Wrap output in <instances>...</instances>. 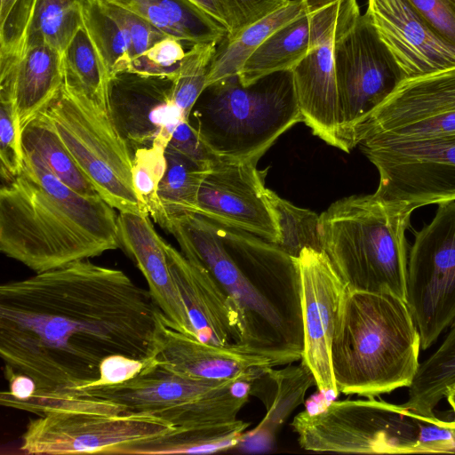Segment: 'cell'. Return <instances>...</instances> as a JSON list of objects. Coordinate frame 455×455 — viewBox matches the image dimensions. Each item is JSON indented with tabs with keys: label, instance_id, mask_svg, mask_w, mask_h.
Listing matches in <instances>:
<instances>
[{
	"label": "cell",
	"instance_id": "4",
	"mask_svg": "<svg viewBox=\"0 0 455 455\" xmlns=\"http://www.w3.org/2000/svg\"><path fill=\"white\" fill-rule=\"evenodd\" d=\"M420 335L405 300L347 287L331 348L339 394L374 398L409 387L420 364Z\"/></svg>",
	"mask_w": 455,
	"mask_h": 455
},
{
	"label": "cell",
	"instance_id": "30",
	"mask_svg": "<svg viewBox=\"0 0 455 455\" xmlns=\"http://www.w3.org/2000/svg\"><path fill=\"white\" fill-rule=\"evenodd\" d=\"M22 143L24 149L36 153L67 186L85 196H99L44 114L23 129Z\"/></svg>",
	"mask_w": 455,
	"mask_h": 455
},
{
	"label": "cell",
	"instance_id": "25",
	"mask_svg": "<svg viewBox=\"0 0 455 455\" xmlns=\"http://www.w3.org/2000/svg\"><path fill=\"white\" fill-rule=\"evenodd\" d=\"M143 18L185 45L220 44L228 30L191 0H106Z\"/></svg>",
	"mask_w": 455,
	"mask_h": 455
},
{
	"label": "cell",
	"instance_id": "36",
	"mask_svg": "<svg viewBox=\"0 0 455 455\" xmlns=\"http://www.w3.org/2000/svg\"><path fill=\"white\" fill-rule=\"evenodd\" d=\"M218 44L209 43L190 46L172 79V101L186 121H189L191 111L206 87L209 68Z\"/></svg>",
	"mask_w": 455,
	"mask_h": 455
},
{
	"label": "cell",
	"instance_id": "9",
	"mask_svg": "<svg viewBox=\"0 0 455 455\" xmlns=\"http://www.w3.org/2000/svg\"><path fill=\"white\" fill-rule=\"evenodd\" d=\"M42 114L106 203L120 212L148 215L132 184V149L108 113L63 85Z\"/></svg>",
	"mask_w": 455,
	"mask_h": 455
},
{
	"label": "cell",
	"instance_id": "24",
	"mask_svg": "<svg viewBox=\"0 0 455 455\" xmlns=\"http://www.w3.org/2000/svg\"><path fill=\"white\" fill-rule=\"evenodd\" d=\"M315 378L308 367L300 361L298 365L263 368L251 382V395L264 404L266 413L257 427L244 434L242 443L253 448L273 443L280 427L305 399Z\"/></svg>",
	"mask_w": 455,
	"mask_h": 455
},
{
	"label": "cell",
	"instance_id": "42",
	"mask_svg": "<svg viewBox=\"0 0 455 455\" xmlns=\"http://www.w3.org/2000/svg\"><path fill=\"white\" fill-rule=\"evenodd\" d=\"M167 146L206 168L218 159L209 150L189 121L181 120L178 124Z\"/></svg>",
	"mask_w": 455,
	"mask_h": 455
},
{
	"label": "cell",
	"instance_id": "15",
	"mask_svg": "<svg viewBox=\"0 0 455 455\" xmlns=\"http://www.w3.org/2000/svg\"><path fill=\"white\" fill-rule=\"evenodd\" d=\"M455 132V68L406 78L360 127L363 140H403Z\"/></svg>",
	"mask_w": 455,
	"mask_h": 455
},
{
	"label": "cell",
	"instance_id": "29",
	"mask_svg": "<svg viewBox=\"0 0 455 455\" xmlns=\"http://www.w3.org/2000/svg\"><path fill=\"white\" fill-rule=\"evenodd\" d=\"M62 64L63 85L108 113L110 76L84 25L66 49Z\"/></svg>",
	"mask_w": 455,
	"mask_h": 455
},
{
	"label": "cell",
	"instance_id": "40",
	"mask_svg": "<svg viewBox=\"0 0 455 455\" xmlns=\"http://www.w3.org/2000/svg\"><path fill=\"white\" fill-rule=\"evenodd\" d=\"M100 1L106 10L123 25L129 36L132 44V62L141 57L155 44L167 36L138 14L111 2Z\"/></svg>",
	"mask_w": 455,
	"mask_h": 455
},
{
	"label": "cell",
	"instance_id": "47",
	"mask_svg": "<svg viewBox=\"0 0 455 455\" xmlns=\"http://www.w3.org/2000/svg\"><path fill=\"white\" fill-rule=\"evenodd\" d=\"M17 0H0V21L3 20Z\"/></svg>",
	"mask_w": 455,
	"mask_h": 455
},
{
	"label": "cell",
	"instance_id": "11",
	"mask_svg": "<svg viewBox=\"0 0 455 455\" xmlns=\"http://www.w3.org/2000/svg\"><path fill=\"white\" fill-rule=\"evenodd\" d=\"M379 183L374 195L410 212L455 201V132L403 140H363Z\"/></svg>",
	"mask_w": 455,
	"mask_h": 455
},
{
	"label": "cell",
	"instance_id": "22",
	"mask_svg": "<svg viewBox=\"0 0 455 455\" xmlns=\"http://www.w3.org/2000/svg\"><path fill=\"white\" fill-rule=\"evenodd\" d=\"M148 215L120 212L117 235L121 248L144 275L156 304L173 325L196 339L186 305L172 276L164 250L165 241L156 231Z\"/></svg>",
	"mask_w": 455,
	"mask_h": 455
},
{
	"label": "cell",
	"instance_id": "21",
	"mask_svg": "<svg viewBox=\"0 0 455 455\" xmlns=\"http://www.w3.org/2000/svg\"><path fill=\"white\" fill-rule=\"evenodd\" d=\"M164 250L197 339L214 346L238 344L239 316L228 294L204 268L181 251L166 242Z\"/></svg>",
	"mask_w": 455,
	"mask_h": 455
},
{
	"label": "cell",
	"instance_id": "28",
	"mask_svg": "<svg viewBox=\"0 0 455 455\" xmlns=\"http://www.w3.org/2000/svg\"><path fill=\"white\" fill-rule=\"evenodd\" d=\"M306 8V6H305ZM310 46V15L298 18L270 35L244 62L238 77L243 85L278 71L291 70Z\"/></svg>",
	"mask_w": 455,
	"mask_h": 455
},
{
	"label": "cell",
	"instance_id": "5",
	"mask_svg": "<svg viewBox=\"0 0 455 455\" xmlns=\"http://www.w3.org/2000/svg\"><path fill=\"white\" fill-rule=\"evenodd\" d=\"M411 214L371 194L339 199L319 216L323 251L349 289L406 301Z\"/></svg>",
	"mask_w": 455,
	"mask_h": 455
},
{
	"label": "cell",
	"instance_id": "13",
	"mask_svg": "<svg viewBox=\"0 0 455 455\" xmlns=\"http://www.w3.org/2000/svg\"><path fill=\"white\" fill-rule=\"evenodd\" d=\"M310 15V46L291 69L303 122L313 133L342 150L334 44L361 15L357 0H303Z\"/></svg>",
	"mask_w": 455,
	"mask_h": 455
},
{
	"label": "cell",
	"instance_id": "23",
	"mask_svg": "<svg viewBox=\"0 0 455 455\" xmlns=\"http://www.w3.org/2000/svg\"><path fill=\"white\" fill-rule=\"evenodd\" d=\"M64 83L62 56L46 44L25 48L14 67L0 75V93L9 96L21 131L59 95Z\"/></svg>",
	"mask_w": 455,
	"mask_h": 455
},
{
	"label": "cell",
	"instance_id": "3",
	"mask_svg": "<svg viewBox=\"0 0 455 455\" xmlns=\"http://www.w3.org/2000/svg\"><path fill=\"white\" fill-rule=\"evenodd\" d=\"M119 248L117 215L63 183L35 152L0 189V250L36 273Z\"/></svg>",
	"mask_w": 455,
	"mask_h": 455
},
{
	"label": "cell",
	"instance_id": "14",
	"mask_svg": "<svg viewBox=\"0 0 455 455\" xmlns=\"http://www.w3.org/2000/svg\"><path fill=\"white\" fill-rule=\"evenodd\" d=\"M175 428L145 413L52 411L30 419L20 450L27 454L104 453L117 445L160 436Z\"/></svg>",
	"mask_w": 455,
	"mask_h": 455
},
{
	"label": "cell",
	"instance_id": "45",
	"mask_svg": "<svg viewBox=\"0 0 455 455\" xmlns=\"http://www.w3.org/2000/svg\"><path fill=\"white\" fill-rule=\"evenodd\" d=\"M4 374L9 382V391H6L9 395L19 400H26L34 395L36 385L30 377L10 371H4Z\"/></svg>",
	"mask_w": 455,
	"mask_h": 455
},
{
	"label": "cell",
	"instance_id": "6",
	"mask_svg": "<svg viewBox=\"0 0 455 455\" xmlns=\"http://www.w3.org/2000/svg\"><path fill=\"white\" fill-rule=\"evenodd\" d=\"M299 447L336 453H455V422L374 398L331 402L297 414Z\"/></svg>",
	"mask_w": 455,
	"mask_h": 455
},
{
	"label": "cell",
	"instance_id": "43",
	"mask_svg": "<svg viewBox=\"0 0 455 455\" xmlns=\"http://www.w3.org/2000/svg\"><path fill=\"white\" fill-rule=\"evenodd\" d=\"M447 41L455 44V0H409Z\"/></svg>",
	"mask_w": 455,
	"mask_h": 455
},
{
	"label": "cell",
	"instance_id": "12",
	"mask_svg": "<svg viewBox=\"0 0 455 455\" xmlns=\"http://www.w3.org/2000/svg\"><path fill=\"white\" fill-rule=\"evenodd\" d=\"M406 303L421 348H428L455 322V201L438 204L432 221L409 251Z\"/></svg>",
	"mask_w": 455,
	"mask_h": 455
},
{
	"label": "cell",
	"instance_id": "35",
	"mask_svg": "<svg viewBox=\"0 0 455 455\" xmlns=\"http://www.w3.org/2000/svg\"><path fill=\"white\" fill-rule=\"evenodd\" d=\"M267 195L276 213L280 231L276 245L293 257H298L306 247L323 251L319 216L293 205L270 189Z\"/></svg>",
	"mask_w": 455,
	"mask_h": 455
},
{
	"label": "cell",
	"instance_id": "34",
	"mask_svg": "<svg viewBox=\"0 0 455 455\" xmlns=\"http://www.w3.org/2000/svg\"><path fill=\"white\" fill-rule=\"evenodd\" d=\"M83 18L110 79L126 73L132 62V44L123 25L106 10L100 0H85Z\"/></svg>",
	"mask_w": 455,
	"mask_h": 455
},
{
	"label": "cell",
	"instance_id": "18",
	"mask_svg": "<svg viewBox=\"0 0 455 455\" xmlns=\"http://www.w3.org/2000/svg\"><path fill=\"white\" fill-rule=\"evenodd\" d=\"M172 79L121 73L108 88V115L135 151L153 145L167 148L178 124L184 120L172 101Z\"/></svg>",
	"mask_w": 455,
	"mask_h": 455
},
{
	"label": "cell",
	"instance_id": "33",
	"mask_svg": "<svg viewBox=\"0 0 455 455\" xmlns=\"http://www.w3.org/2000/svg\"><path fill=\"white\" fill-rule=\"evenodd\" d=\"M165 157L166 170L159 184L158 196L167 220L184 213H195L198 191L209 167L168 146Z\"/></svg>",
	"mask_w": 455,
	"mask_h": 455
},
{
	"label": "cell",
	"instance_id": "44",
	"mask_svg": "<svg viewBox=\"0 0 455 455\" xmlns=\"http://www.w3.org/2000/svg\"><path fill=\"white\" fill-rule=\"evenodd\" d=\"M153 361H142L122 355H110L100 363V378L91 387L115 385L132 379Z\"/></svg>",
	"mask_w": 455,
	"mask_h": 455
},
{
	"label": "cell",
	"instance_id": "26",
	"mask_svg": "<svg viewBox=\"0 0 455 455\" xmlns=\"http://www.w3.org/2000/svg\"><path fill=\"white\" fill-rule=\"evenodd\" d=\"M249 426V422L236 419L188 428L176 427L160 436L117 445L104 454L212 453L242 443Z\"/></svg>",
	"mask_w": 455,
	"mask_h": 455
},
{
	"label": "cell",
	"instance_id": "32",
	"mask_svg": "<svg viewBox=\"0 0 455 455\" xmlns=\"http://www.w3.org/2000/svg\"><path fill=\"white\" fill-rule=\"evenodd\" d=\"M455 385V322L443 344L427 360L420 363L409 387L405 406L427 416L444 398L449 387Z\"/></svg>",
	"mask_w": 455,
	"mask_h": 455
},
{
	"label": "cell",
	"instance_id": "16",
	"mask_svg": "<svg viewBox=\"0 0 455 455\" xmlns=\"http://www.w3.org/2000/svg\"><path fill=\"white\" fill-rule=\"evenodd\" d=\"M257 163L216 159L201 183L195 213L276 244V213Z\"/></svg>",
	"mask_w": 455,
	"mask_h": 455
},
{
	"label": "cell",
	"instance_id": "19",
	"mask_svg": "<svg viewBox=\"0 0 455 455\" xmlns=\"http://www.w3.org/2000/svg\"><path fill=\"white\" fill-rule=\"evenodd\" d=\"M155 362L171 371L212 380L254 379L266 367L291 362L283 356L231 343L214 346L180 331L157 311Z\"/></svg>",
	"mask_w": 455,
	"mask_h": 455
},
{
	"label": "cell",
	"instance_id": "2",
	"mask_svg": "<svg viewBox=\"0 0 455 455\" xmlns=\"http://www.w3.org/2000/svg\"><path fill=\"white\" fill-rule=\"evenodd\" d=\"M164 229L173 235L181 253L204 268L230 298L240 321L238 344L291 363L301 360L298 257L196 213L170 218Z\"/></svg>",
	"mask_w": 455,
	"mask_h": 455
},
{
	"label": "cell",
	"instance_id": "41",
	"mask_svg": "<svg viewBox=\"0 0 455 455\" xmlns=\"http://www.w3.org/2000/svg\"><path fill=\"white\" fill-rule=\"evenodd\" d=\"M231 21L228 36L270 15L290 0H223Z\"/></svg>",
	"mask_w": 455,
	"mask_h": 455
},
{
	"label": "cell",
	"instance_id": "27",
	"mask_svg": "<svg viewBox=\"0 0 455 455\" xmlns=\"http://www.w3.org/2000/svg\"><path fill=\"white\" fill-rule=\"evenodd\" d=\"M303 0H290L284 6L233 36L225 37L216 48L206 86L238 76L244 62L275 30L305 12Z\"/></svg>",
	"mask_w": 455,
	"mask_h": 455
},
{
	"label": "cell",
	"instance_id": "17",
	"mask_svg": "<svg viewBox=\"0 0 455 455\" xmlns=\"http://www.w3.org/2000/svg\"><path fill=\"white\" fill-rule=\"evenodd\" d=\"M301 284L303 352L318 390L337 396L331 348L347 283L323 251L306 247L298 256Z\"/></svg>",
	"mask_w": 455,
	"mask_h": 455
},
{
	"label": "cell",
	"instance_id": "1",
	"mask_svg": "<svg viewBox=\"0 0 455 455\" xmlns=\"http://www.w3.org/2000/svg\"><path fill=\"white\" fill-rule=\"evenodd\" d=\"M149 291L124 272L88 259L0 286V355L4 371L36 385L26 400L0 394L4 407L44 415L83 411L78 391L114 355L152 361L157 311Z\"/></svg>",
	"mask_w": 455,
	"mask_h": 455
},
{
	"label": "cell",
	"instance_id": "46",
	"mask_svg": "<svg viewBox=\"0 0 455 455\" xmlns=\"http://www.w3.org/2000/svg\"><path fill=\"white\" fill-rule=\"evenodd\" d=\"M205 11L214 20L223 25L229 34L231 21L227 6L223 0H191Z\"/></svg>",
	"mask_w": 455,
	"mask_h": 455
},
{
	"label": "cell",
	"instance_id": "37",
	"mask_svg": "<svg viewBox=\"0 0 455 455\" xmlns=\"http://www.w3.org/2000/svg\"><path fill=\"white\" fill-rule=\"evenodd\" d=\"M165 149L162 146L137 148L132 155V184L144 210L162 228L167 218L159 199L158 188L166 170Z\"/></svg>",
	"mask_w": 455,
	"mask_h": 455
},
{
	"label": "cell",
	"instance_id": "20",
	"mask_svg": "<svg viewBox=\"0 0 455 455\" xmlns=\"http://www.w3.org/2000/svg\"><path fill=\"white\" fill-rule=\"evenodd\" d=\"M366 13L408 78L455 68V44L409 0H368Z\"/></svg>",
	"mask_w": 455,
	"mask_h": 455
},
{
	"label": "cell",
	"instance_id": "7",
	"mask_svg": "<svg viewBox=\"0 0 455 455\" xmlns=\"http://www.w3.org/2000/svg\"><path fill=\"white\" fill-rule=\"evenodd\" d=\"M190 124L219 159L257 163L276 139L303 121L291 70L243 85L238 76L207 85Z\"/></svg>",
	"mask_w": 455,
	"mask_h": 455
},
{
	"label": "cell",
	"instance_id": "10",
	"mask_svg": "<svg viewBox=\"0 0 455 455\" xmlns=\"http://www.w3.org/2000/svg\"><path fill=\"white\" fill-rule=\"evenodd\" d=\"M334 68L339 137L349 152L360 127L408 77L366 12L337 36Z\"/></svg>",
	"mask_w": 455,
	"mask_h": 455
},
{
	"label": "cell",
	"instance_id": "48",
	"mask_svg": "<svg viewBox=\"0 0 455 455\" xmlns=\"http://www.w3.org/2000/svg\"><path fill=\"white\" fill-rule=\"evenodd\" d=\"M447 399V402L449 403L450 406L451 407V410L454 413V422H455V385H452L448 387L445 396Z\"/></svg>",
	"mask_w": 455,
	"mask_h": 455
},
{
	"label": "cell",
	"instance_id": "39",
	"mask_svg": "<svg viewBox=\"0 0 455 455\" xmlns=\"http://www.w3.org/2000/svg\"><path fill=\"white\" fill-rule=\"evenodd\" d=\"M184 44L165 36L132 62L126 73L173 79L186 52Z\"/></svg>",
	"mask_w": 455,
	"mask_h": 455
},
{
	"label": "cell",
	"instance_id": "31",
	"mask_svg": "<svg viewBox=\"0 0 455 455\" xmlns=\"http://www.w3.org/2000/svg\"><path fill=\"white\" fill-rule=\"evenodd\" d=\"M84 3L85 0H35L25 48L46 44L63 57L84 25Z\"/></svg>",
	"mask_w": 455,
	"mask_h": 455
},
{
	"label": "cell",
	"instance_id": "8",
	"mask_svg": "<svg viewBox=\"0 0 455 455\" xmlns=\"http://www.w3.org/2000/svg\"><path fill=\"white\" fill-rule=\"evenodd\" d=\"M251 382L195 378L171 371L154 359L132 379L90 387L79 390V395L113 403L128 413H145L175 427L188 428L238 419L251 395Z\"/></svg>",
	"mask_w": 455,
	"mask_h": 455
},
{
	"label": "cell",
	"instance_id": "38",
	"mask_svg": "<svg viewBox=\"0 0 455 455\" xmlns=\"http://www.w3.org/2000/svg\"><path fill=\"white\" fill-rule=\"evenodd\" d=\"M24 167L22 131L9 96L0 93V174L3 182L16 178Z\"/></svg>",
	"mask_w": 455,
	"mask_h": 455
}]
</instances>
